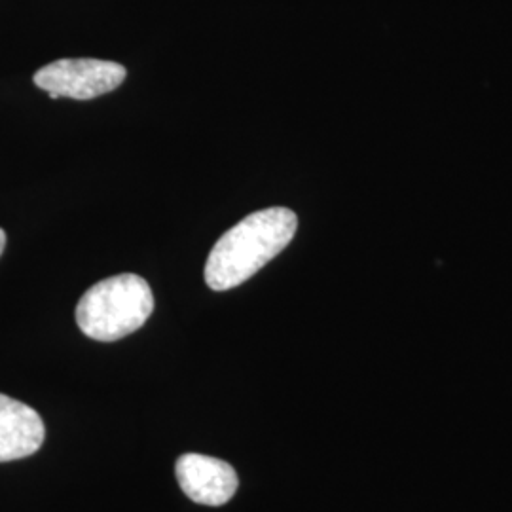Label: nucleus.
<instances>
[{"label": "nucleus", "instance_id": "1", "mask_svg": "<svg viewBox=\"0 0 512 512\" xmlns=\"http://www.w3.org/2000/svg\"><path fill=\"white\" fill-rule=\"evenodd\" d=\"M296 213L270 207L245 217L215 243L205 262V283L213 291H230L262 270L293 241Z\"/></svg>", "mask_w": 512, "mask_h": 512}, {"label": "nucleus", "instance_id": "2", "mask_svg": "<svg viewBox=\"0 0 512 512\" xmlns=\"http://www.w3.org/2000/svg\"><path fill=\"white\" fill-rule=\"evenodd\" d=\"M154 310V294L143 277L114 275L95 283L76 306L80 330L97 342H116L141 329Z\"/></svg>", "mask_w": 512, "mask_h": 512}, {"label": "nucleus", "instance_id": "3", "mask_svg": "<svg viewBox=\"0 0 512 512\" xmlns=\"http://www.w3.org/2000/svg\"><path fill=\"white\" fill-rule=\"evenodd\" d=\"M126 69L120 63L103 59H59L35 73V84L50 93L52 99L69 97L90 101L114 92L126 80Z\"/></svg>", "mask_w": 512, "mask_h": 512}, {"label": "nucleus", "instance_id": "4", "mask_svg": "<svg viewBox=\"0 0 512 512\" xmlns=\"http://www.w3.org/2000/svg\"><path fill=\"white\" fill-rule=\"evenodd\" d=\"M175 475L184 494L207 507H220L238 492L236 469L222 459L184 454L177 459Z\"/></svg>", "mask_w": 512, "mask_h": 512}, {"label": "nucleus", "instance_id": "5", "mask_svg": "<svg viewBox=\"0 0 512 512\" xmlns=\"http://www.w3.org/2000/svg\"><path fill=\"white\" fill-rule=\"evenodd\" d=\"M44 435L42 418L31 406L0 393V463L33 456Z\"/></svg>", "mask_w": 512, "mask_h": 512}, {"label": "nucleus", "instance_id": "6", "mask_svg": "<svg viewBox=\"0 0 512 512\" xmlns=\"http://www.w3.org/2000/svg\"><path fill=\"white\" fill-rule=\"evenodd\" d=\"M4 247H6V234H4V230L0 228V256L4 253Z\"/></svg>", "mask_w": 512, "mask_h": 512}]
</instances>
